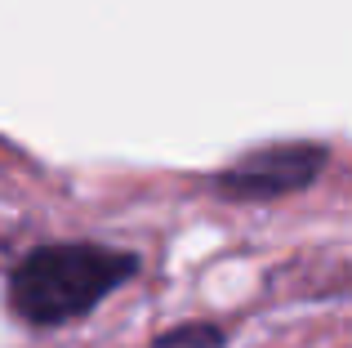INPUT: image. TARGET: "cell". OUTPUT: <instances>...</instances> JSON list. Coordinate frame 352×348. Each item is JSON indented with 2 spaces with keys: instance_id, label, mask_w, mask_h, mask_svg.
Masks as SVG:
<instances>
[{
  "instance_id": "1",
  "label": "cell",
  "mask_w": 352,
  "mask_h": 348,
  "mask_svg": "<svg viewBox=\"0 0 352 348\" xmlns=\"http://www.w3.org/2000/svg\"><path fill=\"white\" fill-rule=\"evenodd\" d=\"M138 277V254L94 241L36 246L9 272V308L27 326H63L94 313L112 290Z\"/></svg>"
},
{
  "instance_id": "2",
  "label": "cell",
  "mask_w": 352,
  "mask_h": 348,
  "mask_svg": "<svg viewBox=\"0 0 352 348\" xmlns=\"http://www.w3.org/2000/svg\"><path fill=\"white\" fill-rule=\"evenodd\" d=\"M326 170V148L321 143H276V148L250 152L232 170L219 174V192L232 201H272L308 188Z\"/></svg>"
},
{
  "instance_id": "3",
  "label": "cell",
  "mask_w": 352,
  "mask_h": 348,
  "mask_svg": "<svg viewBox=\"0 0 352 348\" xmlns=\"http://www.w3.org/2000/svg\"><path fill=\"white\" fill-rule=\"evenodd\" d=\"M152 348H223V331L210 322H188V326H174V331L156 335Z\"/></svg>"
}]
</instances>
